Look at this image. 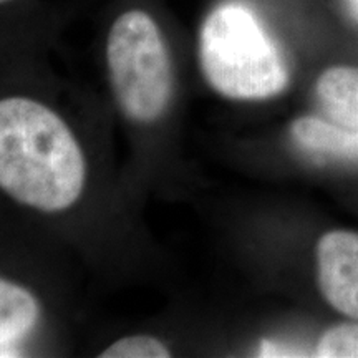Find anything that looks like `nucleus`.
I'll list each match as a JSON object with an SVG mask.
<instances>
[{"mask_svg": "<svg viewBox=\"0 0 358 358\" xmlns=\"http://www.w3.org/2000/svg\"><path fill=\"white\" fill-rule=\"evenodd\" d=\"M87 161L69 124L32 98L0 100V189L42 213L70 209L82 198Z\"/></svg>", "mask_w": 358, "mask_h": 358, "instance_id": "f257e3e1", "label": "nucleus"}, {"mask_svg": "<svg viewBox=\"0 0 358 358\" xmlns=\"http://www.w3.org/2000/svg\"><path fill=\"white\" fill-rule=\"evenodd\" d=\"M199 62L206 82L231 100H267L289 85L279 47L256 13L241 3H222L206 17Z\"/></svg>", "mask_w": 358, "mask_h": 358, "instance_id": "f03ea898", "label": "nucleus"}, {"mask_svg": "<svg viewBox=\"0 0 358 358\" xmlns=\"http://www.w3.org/2000/svg\"><path fill=\"white\" fill-rule=\"evenodd\" d=\"M106 66L116 103L136 123L159 120L171 103L174 75L159 25L140 8L115 19L106 37Z\"/></svg>", "mask_w": 358, "mask_h": 358, "instance_id": "7ed1b4c3", "label": "nucleus"}, {"mask_svg": "<svg viewBox=\"0 0 358 358\" xmlns=\"http://www.w3.org/2000/svg\"><path fill=\"white\" fill-rule=\"evenodd\" d=\"M317 282L327 302L358 320V232L329 231L315 249Z\"/></svg>", "mask_w": 358, "mask_h": 358, "instance_id": "20e7f679", "label": "nucleus"}, {"mask_svg": "<svg viewBox=\"0 0 358 358\" xmlns=\"http://www.w3.org/2000/svg\"><path fill=\"white\" fill-rule=\"evenodd\" d=\"M295 143L313 155L358 164V129L340 127L334 122L302 116L290 127Z\"/></svg>", "mask_w": 358, "mask_h": 358, "instance_id": "39448f33", "label": "nucleus"}, {"mask_svg": "<svg viewBox=\"0 0 358 358\" xmlns=\"http://www.w3.org/2000/svg\"><path fill=\"white\" fill-rule=\"evenodd\" d=\"M38 320L37 297L24 285L0 277V352H12L15 343L37 327Z\"/></svg>", "mask_w": 358, "mask_h": 358, "instance_id": "423d86ee", "label": "nucleus"}, {"mask_svg": "<svg viewBox=\"0 0 358 358\" xmlns=\"http://www.w3.org/2000/svg\"><path fill=\"white\" fill-rule=\"evenodd\" d=\"M330 122L358 129V66H330L315 85Z\"/></svg>", "mask_w": 358, "mask_h": 358, "instance_id": "0eeeda50", "label": "nucleus"}, {"mask_svg": "<svg viewBox=\"0 0 358 358\" xmlns=\"http://www.w3.org/2000/svg\"><path fill=\"white\" fill-rule=\"evenodd\" d=\"M313 357L358 358V320L338 324L327 330L317 343Z\"/></svg>", "mask_w": 358, "mask_h": 358, "instance_id": "6e6552de", "label": "nucleus"}, {"mask_svg": "<svg viewBox=\"0 0 358 358\" xmlns=\"http://www.w3.org/2000/svg\"><path fill=\"white\" fill-rule=\"evenodd\" d=\"M169 355V348L151 335L123 337L100 353L103 358H166Z\"/></svg>", "mask_w": 358, "mask_h": 358, "instance_id": "1a4fd4ad", "label": "nucleus"}, {"mask_svg": "<svg viewBox=\"0 0 358 358\" xmlns=\"http://www.w3.org/2000/svg\"><path fill=\"white\" fill-rule=\"evenodd\" d=\"M259 355L261 357H306L301 348H295L292 345H282L279 342H272V340H264L259 348Z\"/></svg>", "mask_w": 358, "mask_h": 358, "instance_id": "9d476101", "label": "nucleus"}, {"mask_svg": "<svg viewBox=\"0 0 358 358\" xmlns=\"http://www.w3.org/2000/svg\"><path fill=\"white\" fill-rule=\"evenodd\" d=\"M345 10L358 22V0H342Z\"/></svg>", "mask_w": 358, "mask_h": 358, "instance_id": "9b49d317", "label": "nucleus"}, {"mask_svg": "<svg viewBox=\"0 0 358 358\" xmlns=\"http://www.w3.org/2000/svg\"><path fill=\"white\" fill-rule=\"evenodd\" d=\"M8 2H12V0H0V6H2V3H8Z\"/></svg>", "mask_w": 358, "mask_h": 358, "instance_id": "f8f14e48", "label": "nucleus"}]
</instances>
